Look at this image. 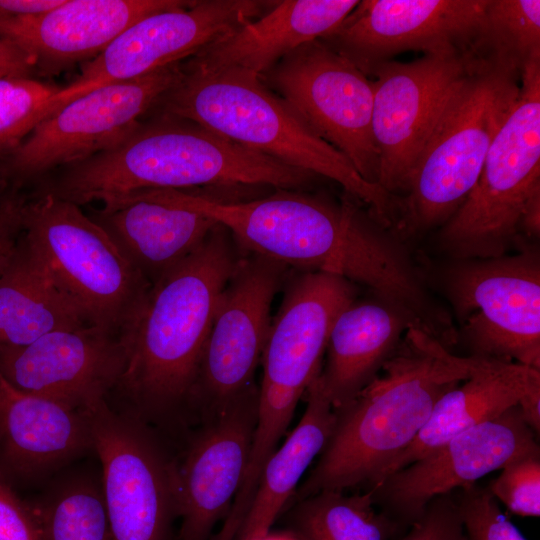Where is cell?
Instances as JSON below:
<instances>
[{
    "mask_svg": "<svg viewBox=\"0 0 540 540\" xmlns=\"http://www.w3.org/2000/svg\"><path fill=\"white\" fill-rule=\"evenodd\" d=\"M168 190L178 203L225 227L246 252L297 271L330 273L364 285L423 327L441 315L402 246L352 200L333 204L281 191L225 202L188 189Z\"/></svg>",
    "mask_w": 540,
    "mask_h": 540,
    "instance_id": "obj_1",
    "label": "cell"
},
{
    "mask_svg": "<svg viewBox=\"0 0 540 540\" xmlns=\"http://www.w3.org/2000/svg\"><path fill=\"white\" fill-rule=\"evenodd\" d=\"M243 252L217 224L193 253L150 286L121 329L126 364L118 386L145 422L191 408L216 308Z\"/></svg>",
    "mask_w": 540,
    "mask_h": 540,
    "instance_id": "obj_2",
    "label": "cell"
},
{
    "mask_svg": "<svg viewBox=\"0 0 540 540\" xmlns=\"http://www.w3.org/2000/svg\"><path fill=\"white\" fill-rule=\"evenodd\" d=\"M479 359L457 356L410 327L373 380L335 409L332 435L292 502L324 490L376 484L418 436L438 399L467 379Z\"/></svg>",
    "mask_w": 540,
    "mask_h": 540,
    "instance_id": "obj_3",
    "label": "cell"
},
{
    "mask_svg": "<svg viewBox=\"0 0 540 540\" xmlns=\"http://www.w3.org/2000/svg\"><path fill=\"white\" fill-rule=\"evenodd\" d=\"M58 170L40 192L79 206L142 190L200 185L293 189L312 177L192 121L159 112L114 148Z\"/></svg>",
    "mask_w": 540,
    "mask_h": 540,
    "instance_id": "obj_4",
    "label": "cell"
},
{
    "mask_svg": "<svg viewBox=\"0 0 540 540\" xmlns=\"http://www.w3.org/2000/svg\"><path fill=\"white\" fill-rule=\"evenodd\" d=\"M182 66V63H181ZM155 112L192 121L250 150L339 183L366 205L383 228H392L399 198L366 181L337 149L316 136L260 77L239 70L198 73L182 66V76Z\"/></svg>",
    "mask_w": 540,
    "mask_h": 540,
    "instance_id": "obj_5",
    "label": "cell"
},
{
    "mask_svg": "<svg viewBox=\"0 0 540 540\" xmlns=\"http://www.w3.org/2000/svg\"><path fill=\"white\" fill-rule=\"evenodd\" d=\"M520 76L484 53L452 99L399 199L402 236L444 224L479 179L489 147L518 98ZM521 77V76H520Z\"/></svg>",
    "mask_w": 540,
    "mask_h": 540,
    "instance_id": "obj_6",
    "label": "cell"
},
{
    "mask_svg": "<svg viewBox=\"0 0 540 540\" xmlns=\"http://www.w3.org/2000/svg\"><path fill=\"white\" fill-rule=\"evenodd\" d=\"M540 191V57L521 73L520 91L487 152L475 186L442 225L437 245L454 260L505 255L518 240L528 200Z\"/></svg>",
    "mask_w": 540,
    "mask_h": 540,
    "instance_id": "obj_7",
    "label": "cell"
},
{
    "mask_svg": "<svg viewBox=\"0 0 540 540\" xmlns=\"http://www.w3.org/2000/svg\"><path fill=\"white\" fill-rule=\"evenodd\" d=\"M22 235L86 321L118 334L151 284L80 206L39 192L22 205Z\"/></svg>",
    "mask_w": 540,
    "mask_h": 540,
    "instance_id": "obj_8",
    "label": "cell"
},
{
    "mask_svg": "<svg viewBox=\"0 0 540 540\" xmlns=\"http://www.w3.org/2000/svg\"><path fill=\"white\" fill-rule=\"evenodd\" d=\"M181 63L102 85L66 102L39 121L1 161V176L21 184L119 145L178 82Z\"/></svg>",
    "mask_w": 540,
    "mask_h": 540,
    "instance_id": "obj_9",
    "label": "cell"
},
{
    "mask_svg": "<svg viewBox=\"0 0 540 540\" xmlns=\"http://www.w3.org/2000/svg\"><path fill=\"white\" fill-rule=\"evenodd\" d=\"M484 54L476 47L425 54L410 62L371 67L372 132L379 153L377 183L399 197L409 189L418 159L448 105Z\"/></svg>",
    "mask_w": 540,
    "mask_h": 540,
    "instance_id": "obj_10",
    "label": "cell"
},
{
    "mask_svg": "<svg viewBox=\"0 0 540 540\" xmlns=\"http://www.w3.org/2000/svg\"><path fill=\"white\" fill-rule=\"evenodd\" d=\"M471 356L540 369V262L516 255L455 260L443 273Z\"/></svg>",
    "mask_w": 540,
    "mask_h": 540,
    "instance_id": "obj_11",
    "label": "cell"
},
{
    "mask_svg": "<svg viewBox=\"0 0 540 540\" xmlns=\"http://www.w3.org/2000/svg\"><path fill=\"white\" fill-rule=\"evenodd\" d=\"M289 273L279 311L262 354L258 422L286 430L296 406L321 372L332 325L355 300L349 280L330 273Z\"/></svg>",
    "mask_w": 540,
    "mask_h": 540,
    "instance_id": "obj_12",
    "label": "cell"
},
{
    "mask_svg": "<svg viewBox=\"0 0 540 540\" xmlns=\"http://www.w3.org/2000/svg\"><path fill=\"white\" fill-rule=\"evenodd\" d=\"M292 269L244 251L219 299L200 361L191 409L200 422L258 388L270 306Z\"/></svg>",
    "mask_w": 540,
    "mask_h": 540,
    "instance_id": "obj_13",
    "label": "cell"
},
{
    "mask_svg": "<svg viewBox=\"0 0 540 540\" xmlns=\"http://www.w3.org/2000/svg\"><path fill=\"white\" fill-rule=\"evenodd\" d=\"M266 73L316 136L341 152L366 181L378 184L373 83L367 75L319 39L290 52Z\"/></svg>",
    "mask_w": 540,
    "mask_h": 540,
    "instance_id": "obj_14",
    "label": "cell"
},
{
    "mask_svg": "<svg viewBox=\"0 0 540 540\" xmlns=\"http://www.w3.org/2000/svg\"><path fill=\"white\" fill-rule=\"evenodd\" d=\"M92 447L113 540H170L176 514L175 462L147 422L112 410L89 411Z\"/></svg>",
    "mask_w": 540,
    "mask_h": 540,
    "instance_id": "obj_15",
    "label": "cell"
},
{
    "mask_svg": "<svg viewBox=\"0 0 540 540\" xmlns=\"http://www.w3.org/2000/svg\"><path fill=\"white\" fill-rule=\"evenodd\" d=\"M270 2L199 0L150 14L127 27L79 76L53 95L46 116L102 85L145 76L180 63L253 20Z\"/></svg>",
    "mask_w": 540,
    "mask_h": 540,
    "instance_id": "obj_16",
    "label": "cell"
},
{
    "mask_svg": "<svg viewBox=\"0 0 540 540\" xmlns=\"http://www.w3.org/2000/svg\"><path fill=\"white\" fill-rule=\"evenodd\" d=\"M488 0H364L320 38L365 75L405 51L443 54L475 47Z\"/></svg>",
    "mask_w": 540,
    "mask_h": 540,
    "instance_id": "obj_17",
    "label": "cell"
},
{
    "mask_svg": "<svg viewBox=\"0 0 540 540\" xmlns=\"http://www.w3.org/2000/svg\"><path fill=\"white\" fill-rule=\"evenodd\" d=\"M536 434L520 407L515 406L385 476L370 491L375 502L382 503L390 515L411 524L436 497L474 485L513 459L539 453Z\"/></svg>",
    "mask_w": 540,
    "mask_h": 540,
    "instance_id": "obj_18",
    "label": "cell"
},
{
    "mask_svg": "<svg viewBox=\"0 0 540 540\" xmlns=\"http://www.w3.org/2000/svg\"><path fill=\"white\" fill-rule=\"evenodd\" d=\"M259 387L200 422L175 462L178 540H211L228 516L245 476L257 424Z\"/></svg>",
    "mask_w": 540,
    "mask_h": 540,
    "instance_id": "obj_19",
    "label": "cell"
},
{
    "mask_svg": "<svg viewBox=\"0 0 540 540\" xmlns=\"http://www.w3.org/2000/svg\"><path fill=\"white\" fill-rule=\"evenodd\" d=\"M125 364L120 336L93 325L0 349V374L11 385L87 412L119 385Z\"/></svg>",
    "mask_w": 540,
    "mask_h": 540,
    "instance_id": "obj_20",
    "label": "cell"
},
{
    "mask_svg": "<svg viewBox=\"0 0 540 540\" xmlns=\"http://www.w3.org/2000/svg\"><path fill=\"white\" fill-rule=\"evenodd\" d=\"M184 0H62L35 15L0 19V34L32 56L35 75L54 77L99 55L136 21Z\"/></svg>",
    "mask_w": 540,
    "mask_h": 540,
    "instance_id": "obj_21",
    "label": "cell"
},
{
    "mask_svg": "<svg viewBox=\"0 0 540 540\" xmlns=\"http://www.w3.org/2000/svg\"><path fill=\"white\" fill-rule=\"evenodd\" d=\"M515 406L520 407L525 420L538 434L540 369L480 357L471 375L438 399L418 436L388 466L382 478L424 457L457 434L495 419Z\"/></svg>",
    "mask_w": 540,
    "mask_h": 540,
    "instance_id": "obj_22",
    "label": "cell"
},
{
    "mask_svg": "<svg viewBox=\"0 0 540 540\" xmlns=\"http://www.w3.org/2000/svg\"><path fill=\"white\" fill-rule=\"evenodd\" d=\"M92 218L152 285L193 253L217 223L178 203L167 189L112 197Z\"/></svg>",
    "mask_w": 540,
    "mask_h": 540,
    "instance_id": "obj_23",
    "label": "cell"
},
{
    "mask_svg": "<svg viewBox=\"0 0 540 540\" xmlns=\"http://www.w3.org/2000/svg\"><path fill=\"white\" fill-rule=\"evenodd\" d=\"M358 0H284L194 56L182 66L198 73L239 70L261 76L305 43L335 30Z\"/></svg>",
    "mask_w": 540,
    "mask_h": 540,
    "instance_id": "obj_24",
    "label": "cell"
},
{
    "mask_svg": "<svg viewBox=\"0 0 540 540\" xmlns=\"http://www.w3.org/2000/svg\"><path fill=\"white\" fill-rule=\"evenodd\" d=\"M92 447L89 411L24 392L0 374V459L18 475H45Z\"/></svg>",
    "mask_w": 540,
    "mask_h": 540,
    "instance_id": "obj_25",
    "label": "cell"
},
{
    "mask_svg": "<svg viewBox=\"0 0 540 540\" xmlns=\"http://www.w3.org/2000/svg\"><path fill=\"white\" fill-rule=\"evenodd\" d=\"M410 327L419 328L411 315L378 297L354 300L337 315L319 374L323 392L335 409L373 380Z\"/></svg>",
    "mask_w": 540,
    "mask_h": 540,
    "instance_id": "obj_26",
    "label": "cell"
},
{
    "mask_svg": "<svg viewBox=\"0 0 540 540\" xmlns=\"http://www.w3.org/2000/svg\"><path fill=\"white\" fill-rule=\"evenodd\" d=\"M88 325L21 230L0 273V349L22 347L50 332Z\"/></svg>",
    "mask_w": 540,
    "mask_h": 540,
    "instance_id": "obj_27",
    "label": "cell"
},
{
    "mask_svg": "<svg viewBox=\"0 0 540 540\" xmlns=\"http://www.w3.org/2000/svg\"><path fill=\"white\" fill-rule=\"evenodd\" d=\"M304 396L306 408L300 421L262 469L238 540H263L268 536L271 526L292 499L302 476L332 435L336 410L323 392L319 375Z\"/></svg>",
    "mask_w": 540,
    "mask_h": 540,
    "instance_id": "obj_28",
    "label": "cell"
},
{
    "mask_svg": "<svg viewBox=\"0 0 540 540\" xmlns=\"http://www.w3.org/2000/svg\"><path fill=\"white\" fill-rule=\"evenodd\" d=\"M292 503L287 522L297 540H390L399 528L398 520L375 508L370 490H324Z\"/></svg>",
    "mask_w": 540,
    "mask_h": 540,
    "instance_id": "obj_29",
    "label": "cell"
},
{
    "mask_svg": "<svg viewBox=\"0 0 540 540\" xmlns=\"http://www.w3.org/2000/svg\"><path fill=\"white\" fill-rule=\"evenodd\" d=\"M44 540H113L101 486L73 479L31 508Z\"/></svg>",
    "mask_w": 540,
    "mask_h": 540,
    "instance_id": "obj_30",
    "label": "cell"
},
{
    "mask_svg": "<svg viewBox=\"0 0 540 540\" xmlns=\"http://www.w3.org/2000/svg\"><path fill=\"white\" fill-rule=\"evenodd\" d=\"M477 45L521 76L540 57V1L488 0Z\"/></svg>",
    "mask_w": 540,
    "mask_h": 540,
    "instance_id": "obj_31",
    "label": "cell"
},
{
    "mask_svg": "<svg viewBox=\"0 0 540 540\" xmlns=\"http://www.w3.org/2000/svg\"><path fill=\"white\" fill-rule=\"evenodd\" d=\"M61 87L35 78H0V160L9 157L44 118Z\"/></svg>",
    "mask_w": 540,
    "mask_h": 540,
    "instance_id": "obj_32",
    "label": "cell"
},
{
    "mask_svg": "<svg viewBox=\"0 0 540 540\" xmlns=\"http://www.w3.org/2000/svg\"><path fill=\"white\" fill-rule=\"evenodd\" d=\"M487 487L497 502L513 514L523 517L540 515V452L508 462Z\"/></svg>",
    "mask_w": 540,
    "mask_h": 540,
    "instance_id": "obj_33",
    "label": "cell"
},
{
    "mask_svg": "<svg viewBox=\"0 0 540 540\" xmlns=\"http://www.w3.org/2000/svg\"><path fill=\"white\" fill-rule=\"evenodd\" d=\"M455 503L469 540H526L487 488H462Z\"/></svg>",
    "mask_w": 540,
    "mask_h": 540,
    "instance_id": "obj_34",
    "label": "cell"
},
{
    "mask_svg": "<svg viewBox=\"0 0 540 540\" xmlns=\"http://www.w3.org/2000/svg\"><path fill=\"white\" fill-rule=\"evenodd\" d=\"M401 540H469L455 500L449 494L433 499L411 523Z\"/></svg>",
    "mask_w": 540,
    "mask_h": 540,
    "instance_id": "obj_35",
    "label": "cell"
},
{
    "mask_svg": "<svg viewBox=\"0 0 540 540\" xmlns=\"http://www.w3.org/2000/svg\"><path fill=\"white\" fill-rule=\"evenodd\" d=\"M0 540H44L37 520L0 477Z\"/></svg>",
    "mask_w": 540,
    "mask_h": 540,
    "instance_id": "obj_36",
    "label": "cell"
},
{
    "mask_svg": "<svg viewBox=\"0 0 540 540\" xmlns=\"http://www.w3.org/2000/svg\"><path fill=\"white\" fill-rule=\"evenodd\" d=\"M24 199L16 192L0 197V273L12 255L22 230L21 210Z\"/></svg>",
    "mask_w": 540,
    "mask_h": 540,
    "instance_id": "obj_37",
    "label": "cell"
},
{
    "mask_svg": "<svg viewBox=\"0 0 540 540\" xmlns=\"http://www.w3.org/2000/svg\"><path fill=\"white\" fill-rule=\"evenodd\" d=\"M34 76L35 63L32 56L0 34V78Z\"/></svg>",
    "mask_w": 540,
    "mask_h": 540,
    "instance_id": "obj_38",
    "label": "cell"
},
{
    "mask_svg": "<svg viewBox=\"0 0 540 540\" xmlns=\"http://www.w3.org/2000/svg\"><path fill=\"white\" fill-rule=\"evenodd\" d=\"M62 0H0V19H11L46 12Z\"/></svg>",
    "mask_w": 540,
    "mask_h": 540,
    "instance_id": "obj_39",
    "label": "cell"
},
{
    "mask_svg": "<svg viewBox=\"0 0 540 540\" xmlns=\"http://www.w3.org/2000/svg\"><path fill=\"white\" fill-rule=\"evenodd\" d=\"M538 237L540 232V191L536 192L526 203L521 220L520 233Z\"/></svg>",
    "mask_w": 540,
    "mask_h": 540,
    "instance_id": "obj_40",
    "label": "cell"
}]
</instances>
